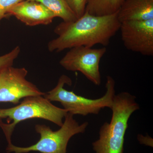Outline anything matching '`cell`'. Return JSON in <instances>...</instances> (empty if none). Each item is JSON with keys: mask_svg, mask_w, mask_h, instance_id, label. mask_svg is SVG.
Returning <instances> with one entry per match:
<instances>
[{"mask_svg": "<svg viewBox=\"0 0 153 153\" xmlns=\"http://www.w3.org/2000/svg\"><path fill=\"white\" fill-rule=\"evenodd\" d=\"M41 3L52 11L56 17L65 22H73L77 18L68 6L66 0H29Z\"/></svg>", "mask_w": 153, "mask_h": 153, "instance_id": "12", "label": "cell"}, {"mask_svg": "<svg viewBox=\"0 0 153 153\" xmlns=\"http://www.w3.org/2000/svg\"><path fill=\"white\" fill-rule=\"evenodd\" d=\"M68 111L55 106L44 96L29 97L13 107L0 108V126L4 132L8 145L17 125L23 121L40 118L51 122L59 126L63 125Z\"/></svg>", "mask_w": 153, "mask_h": 153, "instance_id": "3", "label": "cell"}, {"mask_svg": "<svg viewBox=\"0 0 153 153\" xmlns=\"http://www.w3.org/2000/svg\"><path fill=\"white\" fill-rule=\"evenodd\" d=\"M68 6L75 15L79 19L85 13V8L88 0H66Z\"/></svg>", "mask_w": 153, "mask_h": 153, "instance_id": "14", "label": "cell"}, {"mask_svg": "<svg viewBox=\"0 0 153 153\" xmlns=\"http://www.w3.org/2000/svg\"><path fill=\"white\" fill-rule=\"evenodd\" d=\"M106 50L105 47H73L61 58L59 63L66 70L79 71L94 85H100L101 83L100 63Z\"/></svg>", "mask_w": 153, "mask_h": 153, "instance_id": "6", "label": "cell"}, {"mask_svg": "<svg viewBox=\"0 0 153 153\" xmlns=\"http://www.w3.org/2000/svg\"><path fill=\"white\" fill-rule=\"evenodd\" d=\"M23 1L24 0H0V24L3 19L7 18L9 10Z\"/></svg>", "mask_w": 153, "mask_h": 153, "instance_id": "15", "label": "cell"}, {"mask_svg": "<svg viewBox=\"0 0 153 153\" xmlns=\"http://www.w3.org/2000/svg\"><path fill=\"white\" fill-rule=\"evenodd\" d=\"M121 39L127 49L144 56L153 55V19L121 23Z\"/></svg>", "mask_w": 153, "mask_h": 153, "instance_id": "8", "label": "cell"}, {"mask_svg": "<svg viewBox=\"0 0 153 153\" xmlns=\"http://www.w3.org/2000/svg\"><path fill=\"white\" fill-rule=\"evenodd\" d=\"M70 78L63 74L60 76L57 85L44 96L50 101L60 102L68 113L74 115L85 116L90 114H97L105 108L111 109L115 95V82L112 76H107L105 83L106 92L100 98L91 99L75 94L73 91L65 89V84L71 85Z\"/></svg>", "mask_w": 153, "mask_h": 153, "instance_id": "4", "label": "cell"}, {"mask_svg": "<svg viewBox=\"0 0 153 153\" xmlns=\"http://www.w3.org/2000/svg\"><path fill=\"white\" fill-rule=\"evenodd\" d=\"M120 25L117 13L97 16L85 12L74 22H63L55 27L54 32L57 36L48 43V50L60 52L80 46L92 48L97 44L106 47Z\"/></svg>", "mask_w": 153, "mask_h": 153, "instance_id": "1", "label": "cell"}, {"mask_svg": "<svg viewBox=\"0 0 153 153\" xmlns=\"http://www.w3.org/2000/svg\"><path fill=\"white\" fill-rule=\"evenodd\" d=\"M63 125L56 131H53L48 126L36 125L35 130L40 134V140L35 144L27 147H21L8 145V153H27L38 152L41 153H66L67 147L70 139L75 135L84 133L88 123L85 122L81 124L74 118V115L68 113L64 118Z\"/></svg>", "mask_w": 153, "mask_h": 153, "instance_id": "5", "label": "cell"}, {"mask_svg": "<svg viewBox=\"0 0 153 153\" xmlns=\"http://www.w3.org/2000/svg\"><path fill=\"white\" fill-rule=\"evenodd\" d=\"M119 21H146L153 19V0H124L117 12Z\"/></svg>", "mask_w": 153, "mask_h": 153, "instance_id": "10", "label": "cell"}, {"mask_svg": "<svg viewBox=\"0 0 153 153\" xmlns=\"http://www.w3.org/2000/svg\"><path fill=\"white\" fill-rule=\"evenodd\" d=\"M13 16L27 26L48 25L56 18L55 14L41 3L24 0L11 8L8 17Z\"/></svg>", "mask_w": 153, "mask_h": 153, "instance_id": "9", "label": "cell"}, {"mask_svg": "<svg viewBox=\"0 0 153 153\" xmlns=\"http://www.w3.org/2000/svg\"><path fill=\"white\" fill-rule=\"evenodd\" d=\"M27 74L26 68L13 66L0 72V102L17 104L22 98L44 95L46 93L27 79Z\"/></svg>", "mask_w": 153, "mask_h": 153, "instance_id": "7", "label": "cell"}, {"mask_svg": "<svg viewBox=\"0 0 153 153\" xmlns=\"http://www.w3.org/2000/svg\"><path fill=\"white\" fill-rule=\"evenodd\" d=\"M135 96L128 92L115 95L111 109L110 122L100 129L98 139L92 143L95 153H124L125 136L132 114L139 109Z\"/></svg>", "mask_w": 153, "mask_h": 153, "instance_id": "2", "label": "cell"}, {"mask_svg": "<svg viewBox=\"0 0 153 153\" xmlns=\"http://www.w3.org/2000/svg\"><path fill=\"white\" fill-rule=\"evenodd\" d=\"M124 0H88L85 12L97 16L117 13Z\"/></svg>", "mask_w": 153, "mask_h": 153, "instance_id": "11", "label": "cell"}, {"mask_svg": "<svg viewBox=\"0 0 153 153\" xmlns=\"http://www.w3.org/2000/svg\"><path fill=\"white\" fill-rule=\"evenodd\" d=\"M20 52V47L17 46L9 53L0 56V72L7 67L13 66L14 61L18 58Z\"/></svg>", "mask_w": 153, "mask_h": 153, "instance_id": "13", "label": "cell"}]
</instances>
